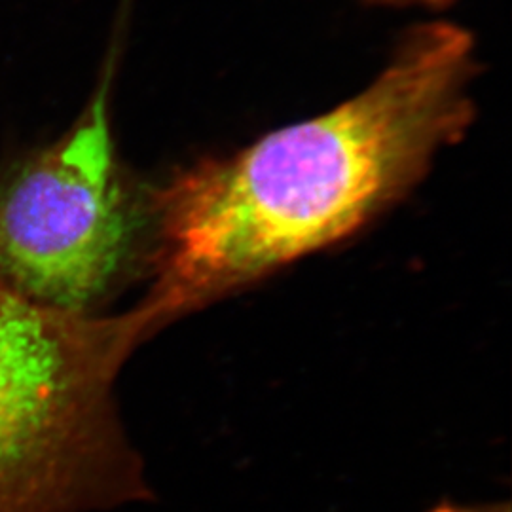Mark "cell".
<instances>
[{
	"label": "cell",
	"mask_w": 512,
	"mask_h": 512,
	"mask_svg": "<svg viewBox=\"0 0 512 512\" xmlns=\"http://www.w3.org/2000/svg\"><path fill=\"white\" fill-rule=\"evenodd\" d=\"M475 73L471 35L425 23L346 103L152 192L150 287L137 304L150 334L348 238L397 202L467 133Z\"/></svg>",
	"instance_id": "cell-1"
},
{
	"label": "cell",
	"mask_w": 512,
	"mask_h": 512,
	"mask_svg": "<svg viewBox=\"0 0 512 512\" xmlns=\"http://www.w3.org/2000/svg\"><path fill=\"white\" fill-rule=\"evenodd\" d=\"M148 338L137 306L59 310L0 277V512H109L154 497L114 391Z\"/></svg>",
	"instance_id": "cell-2"
},
{
	"label": "cell",
	"mask_w": 512,
	"mask_h": 512,
	"mask_svg": "<svg viewBox=\"0 0 512 512\" xmlns=\"http://www.w3.org/2000/svg\"><path fill=\"white\" fill-rule=\"evenodd\" d=\"M116 61L112 44L73 124L0 171V277L59 310L101 313L147 258L150 194L133 188L112 135Z\"/></svg>",
	"instance_id": "cell-3"
},
{
	"label": "cell",
	"mask_w": 512,
	"mask_h": 512,
	"mask_svg": "<svg viewBox=\"0 0 512 512\" xmlns=\"http://www.w3.org/2000/svg\"><path fill=\"white\" fill-rule=\"evenodd\" d=\"M387 6H423V8H446L456 0H370Z\"/></svg>",
	"instance_id": "cell-4"
}]
</instances>
